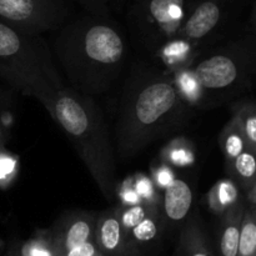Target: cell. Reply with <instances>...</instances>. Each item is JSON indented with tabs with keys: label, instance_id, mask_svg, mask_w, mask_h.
I'll return each mask as SVG.
<instances>
[{
	"label": "cell",
	"instance_id": "cell-3",
	"mask_svg": "<svg viewBox=\"0 0 256 256\" xmlns=\"http://www.w3.org/2000/svg\"><path fill=\"white\" fill-rule=\"evenodd\" d=\"M84 162L108 202L118 194L114 149L104 116L92 96L65 86L49 112Z\"/></svg>",
	"mask_w": 256,
	"mask_h": 256
},
{
	"label": "cell",
	"instance_id": "cell-16",
	"mask_svg": "<svg viewBox=\"0 0 256 256\" xmlns=\"http://www.w3.org/2000/svg\"><path fill=\"white\" fill-rule=\"evenodd\" d=\"M229 174L244 188L245 190H252L255 188V174H256V160L255 152L249 149H245L240 152L234 162L228 166Z\"/></svg>",
	"mask_w": 256,
	"mask_h": 256
},
{
	"label": "cell",
	"instance_id": "cell-19",
	"mask_svg": "<svg viewBox=\"0 0 256 256\" xmlns=\"http://www.w3.org/2000/svg\"><path fill=\"white\" fill-rule=\"evenodd\" d=\"M12 252L16 256H55L48 235L46 238L30 240L19 250H12Z\"/></svg>",
	"mask_w": 256,
	"mask_h": 256
},
{
	"label": "cell",
	"instance_id": "cell-14",
	"mask_svg": "<svg viewBox=\"0 0 256 256\" xmlns=\"http://www.w3.org/2000/svg\"><path fill=\"white\" fill-rule=\"evenodd\" d=\"M176 256H215L198 218H190L182 228L178 242Z\"/></svg>",
	"mask_w": 256,
	"mask_h": 256
},
{
	"label": "cell",
	"instance_id": "cell-21",
	"mask_svg": "<svg viewBox=\"0 0 256 256\" xmlns=\"http://www.w3.org/2000/svg\"><path fill=\"white\" fill-rule=\"evenodd\" d=\"M62 256H102L100 254L99 249H98L95 240H90V242H84V244L79 245V246L74 248V249L69 250Z\"/></svg>",
	"mask_w": 256,
	"mask_h": 256
},
{
	"label": "cell",
	"instance_id": "cell-18",
	"mask_svg": "<svg viewBox=\"0 0 256 256\" xmlns=\"http://www.w3.org/2000/svg\"><path fill=\"white\" fill-rule=\"evenodd\" d=\"M220 142H222V150L225 152L228 166L234 162V159L240 152H244L245 149H249L246 142L242 138V132H239V129H238V126L232 120L225 126L224 132H222V136H220Z\"/></svg>",
	"mask_w": 256,
	"mask_h": 256
},
{
	"label": "cell",
	"instance_id": "cell-7",
	"mask_svg": "<svg viewBox=\"0 0 256 256\" xmlns=\"http://www.w3.org/2000/svg\"><path fill=\"white\" fill-rule=\"evenodd\" d=\"M192 0H132L128 22L132 36L149 52L162 54L176 39Z\"/></svg>",
	"mask_w": 256,
	"mask_h": 256
},
{
	"label": "cell",
	"instance_id": "cell-11",
	"mask_svg": "<svg viewBox=\"0 0 256 256\" xmlns=\"http://www.w3.org/2000/svg\"><path fill=\"white\" fill-rule=\"evenodd\" d=\"M165 222L164 215L158 206L142 222L135 225L126 235L129 256H142L146 250L156 246L165 229Z\"/></svg>",
	"mask_w": 256,
	"mask_h": 256
},
{
	"label": "cell",
	"instance_id": "cell-20",
	"mask_svg": "<svg viewBox=\"0 0 256 256\" xmlns=\"http://www.w3.org/2000/svg\"><path fill=\"white\" fill-rule=\"evenodd\" d=\"M85 10L86 14L96 16L110 18L112 10H116L115 0H76Z\"/></svg>",
	"mask_w": 256,
	"mask_h": 256
},
{
	"label": "cell",
	"instance_id": "cell-2",
	"mask_svg": "<svg viewBox=\"0 0 256 256\" xmlns=\"http://www.w3.org/2000/svg\"><path fill=\"white\" fill-rule=\"evenodd\" d=\"M189 106L176 82L154 68H135L125 85L115 144L120 159H129L145 146L186 122Z\"/></svg>",
	"mask_w": 256,
	"mask_h": 256
},
{
	"label": "cell",
	"instance_id": "cell-8",
	"mask_svg": "<svg viewBox=\"0 0 256 256\" xmlns=\"http://www.w3.org/2000/svg\"><path fill=\"white\" fill-rule=\"evenodd\" d=\"M68 16L66 0H0V20L26 34L55 32Z\"/></svg>",
	"mask_w": 256,
	"mask_h": 256
},
{
	"label": "cell",
	"instance_id": "cell-5",
	"mask_svg": "<svg viewBox=\"0 0 256 256\" xmlns=\"http://www.w3.org/2000/svg\"><path fill=\"white\" fill-rule=\"evenodd\" d=\"M192 60L190 74L202 105H215L248 89L255 72V34L212 45Z\"/></svg>",
	"mask_w": 256,
	"mask_h": 256
},
{
	"label": "cell",
	"instance_id": "cell-13",
	"mask_svg": "<svg viewBox=\"0 0 256 256\" xmlns=\"http://www.w3.org/2000/svg\"><path fill=\"white\" fill-rule=\"evenodd\" d=\"M244 202L236 200L224 212L219 228L218 248L219 256H236L239 244L240 225L244 214Z\"/></svg>",
	"mask_w": 256,
	"mask_h": 256
},
{
	"label": "cell",
	"instance_id": "cell-4",
	"mask_svg": "<svg viewBox=\"0 0 256 256\" xmlns=\"http://www.w3.org/2000/svg\"><path fill=\"white\" fill-rule=\"evenodd\" d=\"M0 80L10 89L34 98L49 112L66 85L42 35H32L0 20Z\"/></svg>",
	"mask_w": 256,
	"mask_h": 256
},
{
	"label": "cell",
	"instance_id": "cell-23",
	"mask_svg": "<svg viewBox=\"0 0 256 256\" xmlns=\"http://www.w3.org/2000/svg\"><path fill=\"white\" fill-rule=\"evenodd\" d=\"M6 256H16V255H15V254H14V252H9V254H8Z\"/></svg>",
	"mask_w": 256,
	"mask_h": 256
},
{
	"label": "cell",
	"instance_id": "cell-1",
	"mask_svg": "<svg viewBox=\"0 0 256 256\" xmlns=\"http://www.w3.org/2000/svg\"><path fill=\"white\" fill-rule=\"evenodd\" d=\"M52 50L70 89L92 96L106 92L126 62V40L110 18L86 14L65 22L52 36Z\"/></svg>",
	"mask_w": 256,
	"mask_h": 256
},
{
	"label": "cell",
	"instance_id": "cell-15",
	"mask_svg": "<svg viewBox=\"0 0 256 256\" xmlns=\"http://www.w3.org/2000/svg\"><path fill=\"white\" fill-rule=\"evenodd\" d=\"M232 122L242 132L248 146L256 152V108L254 102H242L232 109Z\"/></svg>",
	"mask_w": 256,
	"mask_h": 256
},
{
	"label": "cell",
	"instance_id": "cell-9",
	"mask_svg": "<svg viewBox=\"0 0 256 256\" xmlns=\"http://www.w3.org/2000/svg\"><path fill=\"white\" fill-rule=\"evenodd\" d=\"M96 215L88 212H70L60 218L48 234L55 256L94 239Z\"/></svg>",
	"mask_w": 256,
	"mask_h": 256
},
{
	"label": "cell",
	"instance_id": "cell-6",
	"mask_svg": "<svg viewBox=\"0 0 256 256\" xmlns=\"http://www.w3.org/2000/svg\"><path fill=\"white\" fill-rule=\"evenodd\" d=\"M248 2L249 0H192L172 42L182 44L192 54L219 44L236 30Z\"/></svg>",
	"mask_w": 256,
	"mask_h": 256
},
{
	"label": "cell",
	"instance_id": "cell-22",
	"mask_svg": "<svg viewBox=\"0 0 256 256\" xmlns=\"http://www.w3.org/2000/svg\"><path fill=\"white\" fill-rule=\"evenodd\" d=\"M125 2H126V0H115V2H116V10L122 9V8L124 6Z\"/></svg>",
	"mask_w": 256,
	"mask_h": 256
},
{
	"label": "cell",
	"instance_id": "cell-10",
	"mask_svg": "<svg viewBox=\"0 0 256 256\" xmlns=\"http://www.w3.org/2000/svg\"><path fill=\"white\" fill-rule=\"evenodd\" d=\"M94 240L102 256H129L128 238L118 209H108L96 215Z\"/></svg>",
	"mask_w": 256,
	"mask_h": 256
},
{
	"label": "cell",
	"instance_id": "cell-17",
	"mask_svg": "<svg viewBox=\"0 0 256 256\" xmlns=\"http://www.w3.org/2000/svg\"><path fill=\"white\" fill-rule=\"evenodd\" d=\"M236 256H256V214L254 204L244 208Z\"/></svg>",
	"mask_w": 256,
	"mask_h": 256
},
{
	"label": "cell",
	"instance_id": "cell-12",
	"mask_svg": "<svg viewBox=\"0 0 256 256\" xmlns=\"http://www.w3.org/2000/svg\"><path fill=\"white\" fill-rule=\"evenodd\" d=\"M194 194L189 182L182 179H172L166 185L162 202L165 222H180L186 219L192 206Z\"/></svg>",
	"mask_w": 256,
	"mask_h": 256
}]
</instances>
